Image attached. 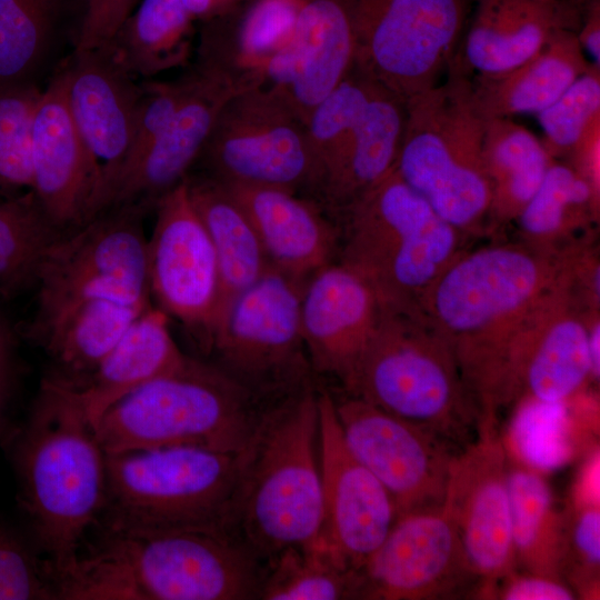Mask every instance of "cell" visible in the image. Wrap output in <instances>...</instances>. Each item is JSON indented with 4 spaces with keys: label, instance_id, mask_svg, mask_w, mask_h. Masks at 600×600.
I'll use <instances>...</instances> for the list:
<instances>
[{
    "label": "cell",
    "instance_id": "13",
    "mask_svg": "<svg viewBox=\"0 0 600 600\" xmlns=\"http://www.w3.org/2000/svg\"><path fill=\"white\" fill-rule=\"evenodd\" d=\"M589 312L576 293L567 268L536 302L509 339L500 362L493 408L533 399L573 400L592 379Z\"/></svg>",
    "mask_w": 600,
    "mask_h": 600
},
{
    "label": "cell",
    "instance_id": "17",
    "mask_svg": "<svg viewBox=\"0 0 600 600\" xmlns=\"http://www.w3.org/2000/svg\"><path fill=\"white\" fill-rule=\"evenodd\" d=\"M154 208L157 219L147 242L150 293L162 311L210 351L220 300L219 268L186 178L161 196Z\"/></svg>",
    "mask_w": 600,
    "mask_h": 600
},
{
    "label": "cell",
    "instance_id": "42",
    "mask_svg": "<svg viewBox=\"0 0 600 600\" xmlns=\"http://www.w3.org/2000/svg\"><path fill=\"white\" fill-rule=\"evenodd\" d=\"M41 92L36 83L0 87V199L32 188L31 129Z\"/></svg>",
    "mask_w": 600,
    "mask_h": 600
},
{
    "label": "cell",
    "instance_id": "39",
    "mask_svg": "<svg viewBox=\"0 0 600 600\" xmlns=\"http://www.w3.org/2000/svg\"><path fill=\"white\" fill-rule=\"evenodd\" d=\"M379 83L356 66L312 110L306 122L312 188L319 194Z\"/></svg>",
    "mask_w": 600,
    "mask_h": 600
},
{
    "label": "cell",
    "instance_id": "14",
    "mask_svg": "<svg viewBox=\"0 0 600 600\" xmlns=\"http://www.w3.org/2000/svg\"><path fill=\"white\" fill-rule=\"evenodd\" d=\"M224 182L312 188L306 127L273 91L249 88L219 111L197 162Z\"/></svg>",
    "mask_w": 600,
    "mask_h": 600
},
{
    "label": "cell",
    "instance_id": "23",
    "mask_svg": "<svg viewBox=\"0 0 600 600\" xmlns=\"http://www.w3.org/2000/svg\"><path fill=\"white\" fill-rule=\"evenodd\" d=\"M352 0H303L290 46L267 68L263 88L306 126L314 107L354 67Z\"/></svg>",
    "mask_w": 600,
    "mask_h": 600
},
{
    "label": "cell",
    "instance_id": "2",
    "mask_svg": "<svg viewBox=\"0 0 600 600\" xmlns=\"http://www.w3.org/2000/svg\"><path fill=\"white\" fill-rule=\"evenodd\" d=\"M21 498L52 581L77 563L106 501V452L72 387L46 380L16 453Z\"/></svg>",
    "mask_w": 600,
    "mask_h": 600
},
{
    "label": "cell",
    "instance_id": "1",
    "mask_svg": "<svg viewBox=\"0 0 600 600\" xmlns=\"http://www.w3.org/2000/svg\"><path fill=\"white\" fill-rule=\"evenodd\" d=\"M567 263L568 250L547 252L521 241L463 250L424 294L420 311L451 347L483 416L493 413L509 339Z\"/></svg>",
    "mask_w": 600,
    "mask_h": 600
},
{
    "label": "cell",
    "instance_id": "22",
    "mask_svg": "<svg viewBox=\"0 0 600 600\" xmlns=\"http://www.w3.org/2000/svg\"><path fill=\"white\" fill-rule=\"evenodd\" d=\"M381 310L368 282L340 261L310 276L301 294L300 328L312 370L344 387L376 330Z\"/></svg>",
    "mask_w": 600,
    "mask_h": 600
},
{
    "label": "cell",
    "instance_id": "38",
    "mask_svg": "<svg viewBox=\"0 0 600 600\" xmlns=\"http://www.w3.org/2000/svg\"><path fill=\"white\" fill-rule=\"evenodd\" d=\"M32 190L0 199V293L31 282L49 247L62 234Z\"/></svg>",
    "mask_w": 600,
    "mask_h": 600
},
{
    "label": "cell",
    "instance_id": "5",
    "mask_svg": "<svg viewBox=\"0 0 600 600\" xmlns=\"http://www.w3.org/2000/svg\"><path fill=\"white\" fill-rule=\"evenodd\" d=\"M343 389L448 442L464 441L483 422L451 347L422 313L382 308Z\"/></svg>",
    "mask_w": 600,
    "mask_h": 600
},
{
    "label": "cell",
    "instance_id": "50",
    "mask_svg": "<svg viewBox=\"0 0 600 600\" xmlns=\"http://www.w3.org/2000/svg\"><path fill=\"white\" fill-rule=\"evenodd\" d=\"M577 38L591 62L600 67V0L586 2Z\"/></svg>",
    "mask_w": 600,
    "mask_h": 600
},
{
    "label": "cell",
    "instance_id": "45",
    "mask_svg": "<svg viewBox=\"0 0 600 600\" xmlns=\"http://www.w3.org/2000/svg\"><path fill=\"white\" fill-rule=\"evenodd\" d=\"M600 568L599 504H573L566 514L563 577L582 596L596 594ZM568 581V583H569Z\"/></svg>",
    "mask_w": 600,
    "mask_h": 600
},
{
    "label": "cell",
    "instance_id": "29",
    "mask_svg": "<svg viewBox=\"0 0 600 600\" xmlns=\"http://www.w3.org/2000/svg\"><path fill=\"white\" fill-rule=\"evenodd\" d=\"M577 33H556L532 58L497 77L470 78L472 97L483 119L538 114L554 102L592 64Z\"/></svg>",
    "mask_w": 600,
    "mask_h": 600
},
{
    "label": "cell",
    "instance_id": "26",
    "mask_svg": "<svg viewBox=\"0 0 600 600\" xmlns=\"http://www.w3.org/2000/svg\"><path fill=\"white\" fill-rule=\"evenodd\" d=\"M220 182L249 218L272 268L306 282L339 253L340 228L294 191Z\"/></svg>",
    "mask_w": 600,
    "mask_h": 600
},
{
    "label": "cell",
    "instance_id": "4",
    "mask_svg": "<svg viewBox=\"0 0 600 600\" xmlns=\"http://www.w3.org/2000/svg\"><path fill=\"white\" fill-rule=\"evenodd\" d=\"M339 213V261L391 311L421 313L429 288L464 250L467 236L444 221L394 167Z\"/></svg>",
    "mask_w": 600,
    "mask_h": 600
},
{
    "label": "cell",
    "instance_id": "20",
    "mask_svg": "<svg viewBox=\"0 0 600 600\" xmlns=\"http://www.w3.org/2000/svg\"><path fill=\"white\" fill-rule=\"evenodd\" d=\"M64 69L69 109L99 174L92 219L103 212L128 152L142 84L108 50L74 51Z\"/></svg>",
    "mask_w": 600,
    "mask_h": 600
},
{
    "label": "cell",
    "instance_id": "51",
    "mask_svg": "<svg viewBox=\"0 0 600 600\" xmlns=\"http://www.w3.org/2000/svg\"><path fill=\"white\" fill-rule=\"evenodd\" d=\"M241 0H181L193 20L209 21L229 13Z\"/></svg>",
    "mask_w": 600,
    "mask_h": 600
},
{
    "label": "cell",
    "instance_id": "47",
    "mask_svg": "<svg viewBox=\"0 0 600 600\" xmlns=\"http://www.w3.org/2000/svg\"><path fill=\"white\" fill-rule=\"evenodd\" d=\"M76 51L104 50L140 0H84Z\"/></svg>",
    "mask_w": 600,
    "mask_h": 600
},
{
    "label": "cell",
    "instance_id": "18",
    "mask_svg": "<svg viewBox=\"0 0 600 600\" xmlns=\"http://www.w3.org/2000/svg\"><path fill=\"white\" fill-rule=\"evenodd\" d=\"M361 599H453L477 581L444 507L399 516L362 567Z\"/></svg>",
    "mask_w": 600,
    "mask_h": 600
},
{
    "label": "cell",
    "instance_id": "49",
    "mask_svg": "<svg viewBox=\"0 0 600 600\" xmlns=\"http://www.w3.org/2000/svg\"><path fill=\"white\" fill-rule=\"evenodd\" d=\"M567 158L568 163L600 197V113L588 123Z\"/></svg>",
    "mask_w": 600,
    "mask_h": 600
},
{
    "label": "cell",
    "instance_id": "25",
    "mask_svg": "<svg viewBox=\"0 0 600 600\" xmlns=\"http://www.w3.org/2000/svg\"><path fill=\"white\" fill-rule=\"evenodd\" d=\"M237 92L227 80L196 68L188 92L169 123L136 167L117 182L106 210L133 203L154 207L161 196L188 176L219 111Z\"/></svg>",
    "mask_w": 600,
    "mask_h": 600
},
{
    "label": "cell",
    "instance_id": "53",
    "mask_svg": "<svg viewBox=\"0 0 600 600\" xmlns=\"http://www.w3.org/2000/svg\"><path fill=\"white\" fill-rule=\"evenodd\" d=\"M562 1H570V2H574V3L583 4V3H586L588 0H562Z\"/></svg>",
    "mask_w": 600,
    "mask_h": 600
},
{
    "label": "cell",
    "instance_id": "44",
    "mask_svg": "<svg viewBox=\"0 0 600 600\" xmlns=\"http://www.w3.org/2000/svg\"><path fill=\"white\" fill-rule=\"evenodd\" d=\"M190 82L191 73L171 82L148 81L141 83L142 93L137 109L129 149L114 179L106 208L117 182L136 167L167 127L187 94Z\"/></svg>",
    "mask_w": 600,
    "mask_h": 600
},
{
    "label": "cell",
    "instance_id": "16",
    "mask_svg": "<svg viewBox=\"0 0 600 600\" xmlns=\"http://www.w3.org/2000/svg\"><path fill=\"white\" fill-rule=\"evenodd\" d=\"M333 402L348 448L384 487L397 518L443 506L457 454L448 441L360 398Z\"/></svg>",
    "mask_w": 600,
    "mask_h": 600
},
{
    "label": "cell",
    "instance_id": "24",
    "mask_svg": "<svg viewBox=\"0 0 600 600\" xmlns=\"http://www.w3.org/2000/svg\"><path fill=\"white\" fill-rule=\"evenodd\" d=\"M584 4L562 0H473L449 66L469 78L471 73H507L532 58L556 33H577Z\"/></svg>",
    "mask_w": 600,
    "mask_h": 600
},
{
    "label": "cell",
    "instance_id": "27",
    "mask_svg": "<svg viewBox=\"0 0 600 600\" xmlns=\"http://www.w3.org/2000/svg\"><path fill=\"white\" fill-rule=\"evenodd\" d=\"M303 0H254L237 27L209 20L198 48L197 68L223 78L239 91L262 87L270 62L294 36Z\"/></svg>",
    "mask_w": 600,
    "mask_h": 600
},
{
    "label": "cell",
    "instance_id": "11",
    "mask_svg": "<svg viewBox=\"0 0 600 600\" xmlns=\"http://www.w3.org/2000/svg\"><path fill=\"white\" fill-rule=\"evenodd\" d=\"M303 286L271 267L228 304L212 331L217 366L264 404L311 386L300 328Z\"/></svg>",
    "mask_w": 600,
    "mask_h": 600
},
{
    "label": "cell",
    "instance_id": "3",
    "mask_svg": "<svg viewBox=\"0 0 600 600\" xmlns=\"http://www.w3.org/2000/svg\"><path fill=\"white\" fill-rule=\"evenodd\" d=\"M318 398L311 384L268 404L241 452L229 530L266 564L321 537Z\"/></svg>",
    "mask_w": 600,
    "mask_h": 600
},
{
    "label": "cell",
    "instance_id": "34",
    "mask_svg": "<svg viewBox=\"0 0 600 600\" xmlns=\"http://www.w3.org/2000/svg\"><path fill=\"white\" fill-rule=\"evenodd\" d=\"M508 490L517 564L564 581L566 514L556 508L549 484L540 471L508 458Z\"/></svg>",
    "mask_w": 600,
    "mask_h": 600
},
{
    "label": "cell",
    "instance_id": "48",
    "mask_svg": "<svg viewBox=\"0 0 600 600\" xmlns=\"http://www.w3.org/2000/svg\"><path fill=\"white\" fill-rule=\"evenodd\" d=\"M577 592L563 580L514 571L496 588L494 599L502 600H573Z\"/></svg>",
    "mask_w": 600,
    "mask_h": 600
},
{
    "label": "cell",
    "instance_id": "33",
    "mask_svg": "<svg viewBox=\"0 0 600 600\" xmlns=\"http://www.w3.org/2000/svg\"><path fill=\"white\" fill-rule=\"evenodd\" d=\"M600 197L569 163L556 159L516 219L521 242L560 253L588 238L598 220Z\"/></svg>",
    "mask_w": 600,
    "mask_h": 600
},
{
    "label": "cell",
    "instance_id": "32",
    "mask_svg": "<svg viewBox=\"0 0 600 600\" xmlns=\"http://www.w3.org/2000/svg\"><path fill=\"white\" fill-rule=\"evenodd\" d=\"M482 154L491 188L490 229H498L516 221L553 158L541 140L511 118L486 120Z\"/></svg>",
    "mask_w": 600,
    "mask_h": 600
},
{
    "label": "cell",
    "instance_id": "35",
    "mask_svg": "<svg viewBox=\"0 0 600 600\" xmlns=\"http://www.w3.org/2000/svg\"><path fill=\"white\" fill-rule=\"evenodd\" d=\"M193 21L181 0H140L104 50L133 78H150L188 61Z\"/></svg>",
    "mask_w": 600,
    "mask_h": 600
},
{
    "label": "cell",
    "instance_id": "12",
    "mask_svg": "<svg viewBox=\"0 0 600 600\" xmlns=\"http://www.w3.org/2000/svg\"><path fill=\"white\" fill-rule=\"evenodd\" d=\"M473 0H352L354 66L408 100L436 84L460 46Z\"/></svg>",
    "mask_w": 600,
    "mask_h": 600
},
{
    "label": "cell",
    "instance_id": "15",
    "mask_svg": "<svg viewBox=\"0 0 600 600\" xmlns=\"http://www.w3.org/2000/svg\"><path fill=\"white\" fill-rule=\"evenodd\" d=\"M508 452L496 422L453 458L444 507L451 516L476 596L492 599L497 586L517 571L508 490Z\"/></svg>",
    "mask_w": 600,
    "mask_h": 600
},
{
    "label": "cell",
    "instance_id": "21",
    "mask_svg": "<svg viewBox=\"0 0 600 600\" xmlns=\"http://www.w3.org/2000/svg\"><path fill=\"white\" fill-rule=\"evenodd\" d=\"M32 188L62 232L92 216L99 174L71 116L66 69L41 92L31 129Z\"/></svg>",
    "mask_w": 600,
    "mask_h": 600
},
{
    "label": "cell",
    "instance_id": "46",
    "mask_svg": "<svg viewBox=\"0 0 600 600\" xmlns=\"http://www.w3.org/2000/svg\"><path fill=\"white\" fill-rule=\"evenodd\" d=\"M57 599L46 560L11 529L0 526V600Z\"/></svg>",
    "mask_w": 600,
    "mask_h": 600
},
{
    "label": "cell",
    "instance_id": "19",
    "mask_svg": "<svg viewBox=\"0 0 600 600\" xmlns=\"http://www.w3.org/2000/svg\"><path fill=\"white\" fill-rule=\"evenodd\" d=\"M318 402L321 537L347 566L361 570L393 526L397 510L384 487L348 448L333 397L319 392Z\"/></svg>",
    "mask_w": 600,
    "mask_h": 600
},
{
    "label": "cell",
    "instance_id": "30",
    "mask_svg": "<svg viewBox=\"0 0 600 600\" xmlns=\"http://www.w3.org/2000/svg\"><path fill=\"white\" fill-rule=\"evenodd\" d=\"M406 116L407 100L379 84L320 192L333 210L340 212L392 170Z\"/></svg>",
    "mask_w": 600,
    "mask_h": 600
},
{
    "label": "cell",
    "instance_id": "43",
    "mask_svg": "<svg viewBox=\"0 0 600 600\" xmlns=\"http://www.w3.org/2000/svg\"><path fill=\"white\" fill-rule=\"evenodd\" d=\"M600 113V67L591 64L548 108L537 114L541 140L553 158L567 157L578 138Z\"/></svg>",
    "mask_w": 600,
    "mask_h": 600
},
{
    "label": "cell",
    "instance_id": "37",
    "mask_svg": "<svg viewBox=\"0 0 600 600\" xmlns=\"http://www.w3.org/2000/svg\"><path fill=\"white\" fill-rule=\"evenodd\" d=\"M361 571L347 566L320 537L282 550L266 564L259 599H361Z\"/></svg>",
    "mask_w": 600,
    "mask_h": 600
},
{
    "label": "cell",
    "instance_id": "52",
    "mask_svg": "<svg viewBox=\"0 0 600 600\" xmlns=\"http://www.w3.org/2000/svg\"><path fill=\"white\" fill-rule=\"evenodd\" d=\"M589 350L591 359L592 380H599L600 376V318L599 313L590 319Z\"/></svg>",
    "mask_w": 600,
    "mask_h": 600
},
{
    "label": "cell",
    "instance_id": "28",
    "mask_svg": "<svg viewBox=\"0 0 600 600\" xmlns=\"http://www.w3.org/2000/svg\"><path fill=\"white\" fill-rule=\"evenodd\" d=\"M188 358L171 336L168 314L160 308L149 307L83 384H70L94 427L116 402L148 382L177 371Z\"/></svg>",
    "mask_w": 600,
    "mask_h": 600
},
{
    "label": "cell",
    "instance_id": "41",
    "mask_svg": "<svg viewBox=\"0 0 600 600\" xmlns=\"http://www.w3.org/2000/svg\"><path fill=\"white\" fill-rule=\"evenodd\" d=\"M572 427L569 402L521 399L511 426V450L520 463L538 471L559 468L573 456Z\"/></svg>",
    "mask_w": 600,
    "mask_h": 600
},
{
    "label": "cell",
    "instance_id": "7",
    "mask_svg": "<svg viewBox=\"0 0 600 600\" xmlns=\"http://www.w3.org/2000/svg\"><path fill=\"white\" fill-rule=\"evenodd\" d=\"M447 70L446 82L407 100L394 169L444 221L470 237L490 229L486 119L474 106L470 78L453 66Z\"/></svg>",
    "mask_w": 600,
    "mask_h": 600
},
{
    "label": "cell",
    "instance_id": "40",
    "mask_svg": "<svg viewBox=\"0 0 600 600\" xmlns=\"http://www.w3.org/2000/svg\"><path fill=\"white\" fill-rule=\"evenodd\" d=\"M58 0H0V87L34 83Z\"/></svg>",
    "mask_w": 600,
    "mask_h": 600
},
{
    "label": "cell",
    "instance_id": "36",
    "mask_svg": "<svg viewBox=\"0 0 600 600\" xmlns=\"http://www.w3.org/2000/svg\"><path fill=\"white\" fill-rule=\"evenodd\" d=\"M149 307L118 301L86 303L31 330V334L64 370L89 374Z\"/></svg>",
    "mask_w": 600,
    "mask_h": 600
},
{
    "label": "cell",
    "instance_id": "8",
    "mask_svg": "<svg viewBox=\"0 0 600 600\" xmlns=\"http://www.w3.org/2000/svg\"><path fill=\"white\" fill-rule=\"evenodd\" d=\"M94 550L111 599H259L266 563L223 528L104 531Z\"/></svg>",
    "mask_w": 600,
    "mask_h": 600
},
{
    "label": "cell",
    "instance_id": "31",
    "mask_svg": "<svg viewBox=\"0 0 600 600\" xmlns=\"http://www.w3.org/2000/svg\"><path fill=\"white\" fill-rule=\"evenodd\" d=\"M186 181L218 261L217 322L228 304L261 278L271 264L249 218L219 180L208 174H188Z\"/></svg>",
    "mask_w": 600,
    "mask_h": 600
},
{
    "label": "cell",
    "instance_id": "6",
    "mask_svg": "<svg viewBox=\"0 0 600 600\" xmlns=\"http://www.w3.org/2000/svg\"><path fill=\"white\" fill-rule=\"evenodd\" d=\"M266 406L217 364L188 358L111 406L93 429L107 454L177 446L240 453Z\"/></svg>",
    "mask_w": 600,
    "mask_h": 600
},
{
    "label": "cell",
    "instance_id": "10",
    "mask_svg": "<svg viewBox=\"0 0 600 600\" xmlns=\"http://www.w3.org/2000/svg\"><path fill=\"white\" fill-rule=\"evenodd\" d=\"M142 203L110 208L63 232L48 249L36 277L31 329L86 303L150 304Z\"/></svg>",
    "mask_w": 600,
    "mask_h": 600
},
{
    "label": "cell",
    "instance_id": "9",
    "mask_svg": "<svg viewBox=\"0 0 600 600\" xmlns=\"http://www.w3.org/2000/svg\"><path fill=\"white\" fill-rule=\"evenodd\" d=\"M240 459L190 446L106 453L104 530H229Z\"/></svg>",
    "mask_w": 600,
    "mask_h": 600
}]
</instances>
